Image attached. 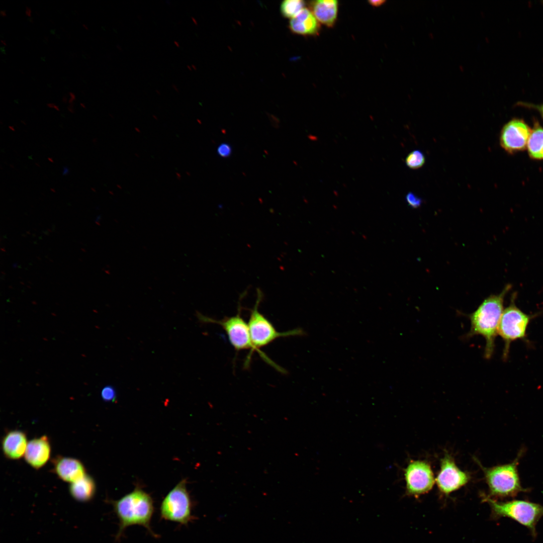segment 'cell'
<instances>
[{
    "mask_svg": "<svg viewBox=\"0 0 543 543\" xmlns=\"http://www.w3.org/2000/svg\"><path fill=\"white\" fill-rule=\"evenodd\" d=\"M510 288L507 285L500 294L489 296L474 312L468 315L471 327L464 338L476 335L483 336L486 342L484 357L487 359L491 358L494 352L499 324L504 310V299Z\"/></svg>",
    "mask_w": 543,
    "mask_h": 543,
    "instance_id": "cell-1",
    "label": "cell"
},
{
    "mask_svg": "<svg viewBox=\"0 0 543 543\" xmlns=\"http://www.w3.org/2000/svg\"><path fill=\"white\" fill-rule=\"evenodd\" d=\"M110 503L119 520V529L115 538L117 540L120 539L128 527L135 525L144 527L153 537H158L151 526L154 512L153 501L140 487H136L118 500H111Z\"/></svg>",
    "mask_w": 543,
    "mask_h": 543,
    "instance_id": "cell-2",
    "label": "cell"
},
{
    "mask_svg": "<svg viewBox=\"0 0 543 543\" xmlns=\"http://www.w3.org/2000/svg\"><path fill=\"white\" fill-rule=\"evenodd\" d=\"M241 305L239 304L237 314L232 316L226 317L221 320H216L203 315L197 312L199 320L204 323H211L221 326L226 333L230 343L236 351L249 349L250 352L245 362V367L249 364L252 353L256 351L262 359L278 372L285 374L286 371L272 360L261 350L256 348L252 343L248 323L241 316Z\"/></svg>",
    "mask_w": 543,
    "mask_h": 543,
    "instance_id": "cell-3",
    "label": "cell"
},
{
    "mask_svg": "<svg viewBox=\"0 0 543 543\" xmlns=\"http://www.w3.org/2000/svg\"><path fill=\"white\" fill-rule=\"evenodd\" d=\"M524 449L518 452L515 459L510 463L485 468L480 465L486 482L488 486V497L493 498H514L520 492H527L521 484L518 471V466Z\"/></svg>",
    "mask_w": 543,
    "mask_h": 543,
    "instance_id": "cell-4",
    "label": "cell"
},
{
    "mask_svg": "<svg viewBox=\"0 0 543 543\" xmlns=\"http://www.w3.org/2000/svg\"><path fill=\"white\" fill-rule=\"evenodd\" d=\"M483 499L490 505L493 518H511L527 528L531 535L536 537V524L543 516L542 505L526 500L499 501L487 495Z\"/></svg>",
    "mask_w": 543,
    "mask_h": 543,
    "instance_id": "cell-5",
    "label": "cell"
},
{
    "mask_svg": "<svg viewBox=\"0 0 543 543\" xmlns=\"http://www.w3.org/2000/svg\"><path fill=\"white\" fill-rule=\"evenodd\" d=\"M513 296L509 305L504 309L498 329V334L503 340L502 359L507 360L511 343L517 340H526V331L531 320L535 315H528L519 309Z\"/></svg>",
    "mask_w": 543,
    "mask_h": 543,
    "instance_id": "cell-6",
    "label": "cell"
},
{
    "mask_svg": "<svg viewBox=\"0 0 543 543\" xmlns=\"http://www.w3.org/2000/svg\"><path fill=\"white\" fill-rule=\"evenodd\" d=\"M186 484V480H182L163 499L159 508L161 519L183 525H187L196 519Z\"/></svg>",
    "mask_w": 543,
    "mask_h": 543,
    "instance_id": "cell-7",
    "label": "cell"
},
{
    "mask_svg": "<svg viewBox=\"0 0 543 543\" xmlns=\"http://www.w3.org/2000/svg\"><path fill=\"white\" fill-rule=\"evenodd\" d=\"M257 297L254 307L250 310L248 321L251 339L253 345L258 349L264 347L280 337L300 336L305 335V332L300 328L287 331H278L271 323L258 310L262 294L258 289Z\"/></svg>",
    "mask_w": 543,
    "mask_h": 543,
    "instance_id": "cell-8",
    "label": "cell"
},
{
    "mask_svg": "<svg viewBox=\"0 0 543 543\" xmlns=\"http://www.w3.org/2000/svg\"><path fill=\"white\" fill-rule=\"evenodd\" d=\"M406 494L418 497L429 492L435 479L429 463L425 461L411 460L404 470Z\"/></svg>",
    "mask_w": 543,
    "mask_h": 543,
    "instance_id": "cell-9",
    "label": "cell"
},
{
    "mask_svg": "<svg viewBox=\"0 0 543 543\" xmlns=\"http://www.w3.org/2000/svg\"><path fill=\"white\" fill-rule=\"evenodd\" d=\"M470 479V474L461 470L452 457L446 452L440 460V469L435 478L439 492L447 496L466 485Z\"/></svg>",
    "mask_w": 543,
    "mask_h": 543,
    "instance_id": "cell-10",
    "label": "cell"
},
{
    "mask_svg": "<svg viewBox=\"0 0 543 543\" xmlns=\"http://www.w3.org/2000/svg\"><path fill=\"white\" fill-rule=\"evenodd\" d=\"M531 131L523 120L513 119L503 127L500 135V145L510 153L524 150Z\"/></svg>",
    "mask_w": 543,
    "mask_h": 543,
    "instance_id": "cell-11",
    "label": "cell"
},
{
    "mask_svg": "<svg viewBox=\"0 0 543 543\" xmlns=\"http://www.w3.org/2000/svg\"><path fill=\"white\" fill-rule=\"evenodd\" d=\"M53 472L61 480L72 483L86 474V469L79 460L71 457L57 456L52 460Z\"/></svg>",
    "mask_w": 543,
    "mask_h": 543,
    "instance_id": "cell-12",
    "label": "cell"
},
{
    "mask_svg": "<svg viewBox=\"0 0 543 543\" xmlns=\"http://www.w3.org/2000/svg\"><path fill=\"white\" fill-rule=\"evenodd\" d=\"M51 452L50 439L47 436L43 435L28 441L24 457L30 466L39 470L47 464L50 458Z\"/></svg>",
    "mask_w": 543,
    "mask_h": 543,
    "instance_id": "cell-13",
    "label": "cell"
},
{
    "mask_svg": "<svg viewBox=\"0 0 543 543\" xmlns=\"http://www.w3.org/2000/svg\"><path fill=\"white\" fill-rule=\"evenodd\" d=\"M28 443L27 435L23 431L11 430L2 439V450L8 459L18 460L24 456Z\"/></svg>",
    "mask_w": 543,
    "mask_h": 543,
    "instance_id": "cell-14",
    "label": "cell"
},
{
    "mask_svg": "<svg viewBox=\"0 0 543 543\" xmlns=\"http://www.w3.org/2000/svg\"><path fill=\"white\" fill-rule=\"evenodd\" d=\"M289 26L293 32L302 35H316L319 29L317 20L313 13L306 8H303L291 18Z\"/></svg>",
    "mask_w": 543,
    "mask_h": 543,
    "instance_id": "cell-15",
    "label": "cell"
},
{
    "mask_svg": "<svg viewBox=\"0 0 543 543\" xmlns=\"http://www.w3.org/2000/svg\"><path fill=\"white\" fill-rule=\"evenodd\" d=\"M338 5L336 0H317L311 4L312 13L316 20L329 27H332L336 21Z\"/></svg>",
    "mask_w": 543,
    "mask_h": 543,
    "instance_id": "cell-16",
    "label": "cell"
},
{
    "mask_svg": "<svg viewBox=\"0 0 543 543\" xmlns=\"http://www.w3.org/2000/svg\"><path fill=\"white\" fill-rule=\"evenodd\" d=\"M69 492L71 497L77 501H89L96 494L95 481L91 476L86 474L81 479L70 484Z\"/></svg>",
    "mask_w": 543,
    "mask_h": 543,
    "instance_id": "cell-17",
    "label": "cell"
},
{
    "mask_svg": "<svg viewBox=\"0 0 543 543\" xmlns=\"http://www.w3.org/2000/svg\"><path fill=\"white\" fill-rule=\"evenodd\" d=\"M527 147L531 158L543 159V128L538 124H535L531 131Z\"/></svg>",
    "mask_w": 543,
    "mask_h": 543,
    "instance_id": "cell-18",
    "label": "cell"
},
{
    "mask_svg": "<svg viewBox=\"0 0 543 543\" xmlns=\"http://www.w3.org/2000/svg\"><path fill=\"white\" fill-rule=\"evenodd\" d=\"M305 2L301 0H286L281 5V12L286 18H293L304 8Z\"/></svg>",
    "mask_w": 543,
    "mask_h": 543,
    "instance_id": "cell-19",
    "label": "cell"
},
{
    "mask_svg": "<svg viewBox=\"0 0 543 543\" xmlns=\"http://www.w3.org/2000/svg\"><path fill=\"white\" fill-rule=\"evenodd\" d=\"M425 162V157L423 153L419 150H415L410 152L405 159L406 165L412 169L421 167Z\"/></svg>",
    "mask_w": 543,
    "mask_h": 543,
    "instance_id": "cell-20",
    "label": "cell"
},
{
    "mask_svg": "<svg viewBox=\"0 0 543 543\" xmlns=\"http://www.w3.org/2000/svg\"><path fill=\"white\" fill-rule=\"evenodd\" d=\"M101 397L106 402H114L117 397L116 391L113 386H106L102 390Z\"/></svg>",
    "mask_w": 543,
    "mask_h": 543,
    "instance_id": "cell-21",
    "label": "cell"
},
{
    "mask_svg": "<svg viewBox=\"0 0 543 543\" xmlns=\"http://www.w3.org/2000/svg\"><path fill=\"white\" fill-rule=\"evenodd\" d=\"M406 201L407 204L413 208H417L422 204V199L412 192H409L406 195Z\"/></svg>",
    "mask_w": 543,
    "mask_h": 543,
    "instance_id": "cell-22",
    "label": "cell"
},
{
    "mask_svg": "<svg viewBox=\"0 0 543 543\" xmlns=\"http://www.w3.org/2000/svg\"><path fill=\"white\" fill-rule=\"evenodd\" d=\"M217 152L220 156L224 158L228 157L232 153V147L230 144L223 143L218 146Z\"/></svg>",
    "mask_w": 543,
    "mask_h": 543,
    "instance_id": "cell-23",
    "label": "cell"
},
{
    "mask_svg": "<svg viewBox=\"0 0 543 543\" xmlns=\"http://www.w3.org/2000/svg\"><path fill=\"white\" fill-rule=\"evenodd\" d=\"M516 105L519 106H522L528 108H532L538 111L543 118V104L540 105H535L531 103L518 102Z\"/></svg>",
    "mask_w": 543,
    "mask_h": 543,
    "instance_id": "cell-24",
    "label": "cell"
},
{
    "mask_svg": "<svg viewBox=\"0 0 543 543\" xmlns=\"http://www.w3.org/2000/svg\"><path fill=\"white\" fill-rule=\"evenodd\" d=\"M385 2H386L385 1H383V0H378V1H374V0H373V1H368L369 4L371 5H372V6H373L374 7H379V6L383 5Z\"/></svg>",
    "mask_w": 543,
    "mask_h": 543,
    "instance_id": "cell-25",
    "label": "cell"
},
{
    "mask_svg": "<svg viewBox=\"0 0 543 543\" xmlns=\"http://www.w3.org/2000/svg\"><path fill=\"white\" fill-rule=\"evenodd\" d=\"M69 172V168H68V167L66 166H64L63 167L62 175H66L68 174Z\"/></svg>",
    "mask_w": 543,
    "mask_h": 543,
    "instance_id": "cell-26",
    "label": "cell"
},
{
    "mask_svg": "<svg viewBox=\"0 0 543 543\" xmlns=\"http://www.w3.org/2000/svg\"><path fill=\"white\" fill-rule=\"evenodd\" d=\"M31 13H32V11H31V8L28 7H26V11H25L26 15L28 17H31Z\"/></svg>",
    "mask_w": 543,
    "mask_h": 543,
    "instance_id": "cell-27",
    "label": "cell"
},
{
    "mask_svg": "<svg viewBox=\"0 0 543 543\" xmlns=\"http://www.w3.org/2000/svg\"><path fill=\"white\" fill-rule=\"evenodd\" d=\"M67 108H68V111L70 112H71L72 113H74V108H73V104H69V106Z\"/></svg>",
    "mask_w": 543,
    "mask_h": 543,
    "instance_id": "cell-28",
    "label": "cell"
},
{
    "mask_svg": "<svg viewBox=\"0 0 543 543\" xmlns=\"http://www.w3.org/2000/svg\"><path fill=\"white\" fill-rule=\"evenodd\" d=\"M68 95H69L71 99H73L74 100H75L76 96H75V94L73 93L69 92L68 93Z\"/></svg>",
    "mask_w": 543,
    "mask_h": 543,
    "instance_id": "cell-29",
    "label": "cell"
},
{
    "mask_svg": "<svg viewBox=\"0 0 543 543\" xmlns=\"http://www.w3.org/2000/svg\"><path fill=\"white\" fill-rule=\"evenodd\" d=\"M0 15L2 17H5L7 16L6 11L5 10H1L0 11Z\"/></svg>",
    "mask_w": 543,
    "mask_h": 543,
    "instance_id": "cell-30",
    "label": "cell"
},
{
    "mask_svg": "<svg viewBox=\"0 0 543 543\" xmlns=\"http://www.w3.org/2000/svg\"><path fill=\"white\" fill-rule=\"evenodd\" d=\"M62 101L63 103H66L68 101V99H67V96H64L63 97V98L62 99Z\"/></svg>",
    "mask_w": 543,
    "mask_h": 543,
    "instance_id": "cell-31",
    "label": "cell"
},
{
    "mask_svg": "<svg viewBox=\"0 0 543 543\" xmlns=\"http://www.w3.org/2000/svg\"><path fill=\"white\" fill-rule=\"evenodd\" d=\"M55 104H53V103H49V104H47V106H48V107L50 108H54V106H55Z\"/></svg>",
    "mask_w": 543,
    "mask_h": 543,
    "instance_id": "cell-32",
    "label": "cell"
},
{
    "mask_svg": "<svg viewBox=\"0 0 543 543\" xmlns=\"http://www.w3.org/2000/svg\"><path fill=\"white\" fill-rule=\"evenodd\" d=\"M174 44H175V45L176 46H177V47H179V43H178V42H176V41H174Z\"/></svg>",
    "mask_w": 543,
    "mask_h": 543,
    "instance_id": "cell-33",
    "label": "cell"
},
{
    "mask_svg": "<svg viewBox=\"0 0 543 543\" xmlns=\"http://www.w3.org/2000/svg\"><path fill=\"white\" fill-rule=\"evenodd\" d=\"M172 87H173V88H174V89L175 90H176V92H178V89H177V87H176V86L175 85H174V84H173V85H172Z\"/></svg>",
    "mask_w": 543,
    "mask_h": 543,
    "instance_id": "cell-34",
    "label": "cell"
},
{
    "mask_svg": "<svg viewBox=\"0 0 543 543\" xmlns=\"http://www.w3.org/2000/svg\"><path fill=\"white\" fill-rule=\"evenodd\" d=\"M29 22H30L32 23H33V22H34V20H33V19L32 18H30L29 19Z\"/></svg>",
    "mask_w": 543,
    "mask_h": 543,
    "instance_id": "cell-35",
    "label": "cell"
},
{
    "mask_svg": "<svg viewBox=\"0 0 543 543\" xmlns=\"http://www.w3.org/2000/svg\"><path fill=\"white\" fill-rule=\"evenodd\" d=\"M82 26L86 30H88V27L85 24H82Z\"/></svg>",
    "mask_w": 543,
    "mask_h": 543,
    "instance_id": "cell-36",
    "label": "cell"
},
{
    "mask_svg": "<svg viewBox=\"0 0 543 543\" xmlns=\"http://www.w3.org/2000/svg\"><path fill=\"white\" fill-rule=\"evenodd\" d=\"M80 106H81L82 107H83V108H85V109L86 108V107H85V106L84 105V104H82V103H80Z\"/></svg>",
    "mask_w": 543,
    "mask_h": 543,
    "instance_id": "cell-37",
    "label": "cell"
},
{
    "mask_svg": "<svg viewBox=\"0 0 543 543\" xmlns=\"http://www.w3.org/2000/svg\"><path fill=\"white\" fill-rule=\"evenodd\" d=\"M1 43H3L5 45H6V42H5V41L4 40H1Z\"/></svg>",
    "mask_w": 543,
    "mask_h": 543,
    "instance_id": "cell-38",
    "label": "cell"
},
{
    "mask_svg": "<svg viewBox=\"0 0 543 543\" xmlns=\"http://www.w3.org/2000/svg\"><path fill=\"white\" fill-rule=\"evenodd\" d=\"M9 128H10V129L11 130H13V131H14V130H15V129H14V128H13V127H11V126H9Z\"/></svg>",
    "mask_w": 543,
    "mask_h": 543,
    "instance_id": "cell-39",
    "label": "cell"
},
{
    "mask_svg": "<svg viewBox=\"0 0 543 543\" xmlns=\"http://www.w3.org/2000/svg\"><path fill=\"white\" fill-rule=\"evenodd\" d=\"M156 93H157L158 94H159V95H160V92H159V90H156Z\"/></svg>",
    "mask_w": 543,
    "mask_h": 543,
    "instance_id": "cell-40",
    "label": "cell"
},
{
    "mask_svg": "<svg viewBox=\"0 0 543 543\" xmlns=\"http://www.w3.org/2000/svg\"><path fill=\"white\" fill-rule=\"evenodd\" d=\"M117 48H118V49H119V50H121V48H120V47H119V45H117Z\"/></svg>",
    "mask_w": 543,
    "mask_h": 543,
    "instance_id": "cell-41",
    "label": "cell"
},
{
    "mask_svg": "<svg viewBox=\"0 0 543 543\" xmlns=\"http://www.w3.org/2000/svg\"><path fill=\"white\" fill-rule=\"evenodd\" d=\"M48 160H49L51 162H53V160L51 159L50 158H48Z\"/></svg>",
    "mask_w": 543,
    "mask_h": 543,
    "instance_id": "cell-42",
    "label": "cell"
},
{
    "mask_svg": "<svg viewBox=\"0 0 543 543\" xmlns=\"http://www.w3.org/2000/svg\"><path fill=\"white\" fill-rule=\"evenodd\" d=\"M187 67L189 69L191 70V67L189 65H188Z\"/></svg>",
    "mask_w": 543,
    "mask_h": 543,
    "instance_id": "cell-43",
    "label": "cell"
}]
</instances>
